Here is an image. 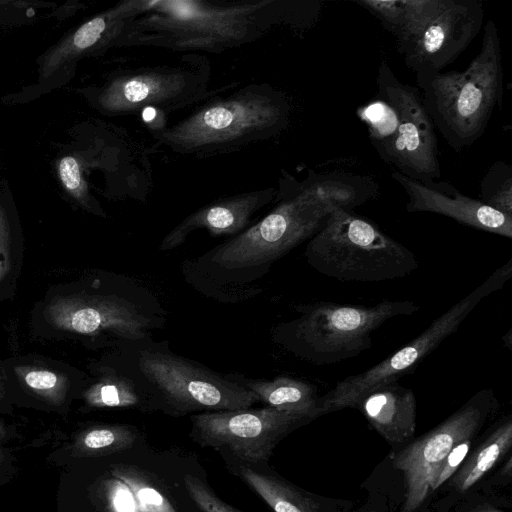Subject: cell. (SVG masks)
Returning a JSON list of instances; mask_svg holds the SVG:
<instances>
[{"label": "cell", "instance_id": "cell-1", "mask_svg": "<svg viewBox=\"0 0 512 512\" xmlns=\"http://www.w3.org/2000/svg\"><path fill=\"white\" fill-rule=\"evenodd\" d=\"M277 204L259 222L181 264L185 281L202 295L235 304L260 294L272 265L312 238L335 210L297 184L282 178Z\"/></svg>", "mask_w": 512, "mask_h": 512}, {"label": "cell", "instance_id": "cell-2", "mask_svg": "<svg viewBox=\"0 0 512 512\" xmlns=\"http://www.w3.org/2000/svg\"><path fill=\"white\" fill-rule=\"evenodd\" d=\"M321 10L319 0H143L142 12L126 26L116 46L219 53L255 41L278 25L310 28Z\"/></svg>", "mask_w": 512, "mask_h": 512}, {"label": "cell", "instance_id": "cell-3", "mask_svg": "<svg viewBox=\"0 0 512 512\" xmlns=\"http://www.w3.org/2000/svg\"><path fill=\"white\" fill-rule=\"evenodd\" d=\"M113 365L146 395L151 411L171 416L251 408L258 396L214 371L173 352L167 340L152 337L117 348Z\"/></svg>", "mask_w": 512, "mask_h": 512}, {"label": "cell", "instance_id": "cell-4", "mask_svg": "<svg viewBox=\"0 0 512 512\" xmlns=\"http://www.w3.org/2000/svg\"><path fill=\"white\" fill-rule=\"evenodd\" d=\"M290 114V102L282 91L268 84H250L204 103L153 136L173 152L206 157L279 135L287 128Z\"/></svg>", "mask_w": 512, "mask_h": 512}, {"label": "cell", "instance_id": "cell-5", "mask_svg": "<svg viewBox=\"0 0 512 512\" xmlns=\"http://www.w3.org/2000/svg\"><path fill=\"white\" fill-rule=\"evenodd\" d=\"M423 106L445 142L456 152L474 144L502 103L504 74L497 26H484L479 53L463 71L417 73Z\"/></svg>", "mask_w": 512, "mask_h": 512}, {"label": "cell", "instance_id": "cell-6", "mask_svg": "<svg viewBox=\"0 0 512 512\" xmlns=\"http://www.w3.org/2000/svg\"><path fill=\"white\" fill-rule=\"evenodd\" d=\"M44 314L59 330L103 338L116 348L151 338L167 322V311L157 296L126 275L96 280L91 291L57 296Z\"/></svg>", "mask_w": 512, "mask_h": 512}, {"label": "cell", "instance_id": "cell-7", "mask_svg": "<svg viewBox=\"0 0 512 512\" xmlns=\"http://www.w3.org/2000/svg\"><path fill=\"white\" fill-rule=\"evenodd\" d=\"M410 300H383L373 306L316 301L294 307L298 316L272 329L273 341L315 365L353 358L372 346V334L389 319L420 310Z\"/></svg>", "mask_w": 512, "mask_h": 512}, {"label": "cell", "instance_id": "cell-8", "mask_svg": "<svg viewBox=\"0 0 512 512\" xmlns=\"http://www.w3.org/2000/svg\"><path fill=\"white\" fill-rule=\"evenodd\" d=\"M307 263L346 282H382L406 277L419 266L416 255L353 210L337 209L308 240Z\"/></svg>", "mask_w": 512, "mask_h": 512}, {"label": "cell", "instance_id": "cell-9", "mask_svg": "<svg viewBox=\"0 0 512 512\" xmlns=\"http://www.w3.org/2000/svg\"><path fill=\"white\" fill-rule=\"evenodd\" d=\"M511 277L512 260L509 259L405 346L369 369L337 382L332 390L320 396L318 416L344 408H356L370 391L413 373L430 353L456 332L484 298L501 290Z\"/></svg>", "mask_w": 512, "mask_h": 512}, {"label": "cell", "instance_id": "cell-10", "mask_svg": "<svg viewBox=\"0 0 512 512\" xmlns=\"http://www.w3.org/2000/svg\"><path fill=\"white\" fill-rule=\"evenodd\" d=\"M404 20L397 49L415 74L440 72L482 28L481 0H403Z\"/></svg>", "mask_w": 512, "mask_h": 512}, {"label": "cell", "instance_id": "cell-11", "mask_svg": "<svg viewBox=\"0 0 512 512\" xmlns=\"http://www.w3.org/2000/svg\"><path fill=\"white\" fill-rule=\"evenodd\" d=\"M210 64L200 55H184L175 66L145 67L120 72L92 93L94 107L106 115L136 114L148 108L168 113L203 100Z\"/></svg>", "mask_w": 512, "mask_h": 512}, {"label": "cell", "instance_id": "cell-12", "mask_svg": "<svg viewBox=\"0 0 512 512\" xmlns=\"http://www.w3.org/2000/svg\"><path fill=\"white\" fill-rule=\"evenodd\" d=\"M497 406L494 391L482 389L437 427L392 456L393 466L403 473L406 482L402 512H415L422 505L433 491L436 476L450 450L459 441L473 438Z\"/></svg>", "mask_w": 512, "mask_h": 512}, {"label": "cell", "instance_id": "cell-13", "mask_svg": "<svg viewBox=\"0 0 512 512\" xmlns=\"http://www.w3.org/2000/svg\"><path fill=\"white\" fill-rule=\"evenodd\" d=\"M376 84L377 94L389 99L399 115L397 132L380 158L408 178L420 182L439 180L436 129L419 90L401 82L386 60L379 65Z\"/></svg>", "mask_w": 512, "mask_h": 512}, {"label": "cell", "instance_id": "cell-14", "mask_svg": "<svg viewBox=\"0 0 512 512\" xmlns=\"http://www.w3.org/2000/svg\"><path fill=\"white\" fill-rule=\"evenodd\" d=\"M191 437L203 447L227 448L237 458L259 464L276 444L310 417L272 407L202 412L191 415Z\"/></svg>", "mask_w": 512, "mask_h": 512}, {"label": "cell", "instance_id": "cell-15", "mask_svg": "<svg viewBox=\"0 0 512 512\" xmlns=\"http://www.w3.org/2000/svg\"><path fill=\"white\" fill-rule=\"evenodd\" d=\"M391 177L408 196V212L436 213L478 230L512 238V216L464 195L450 183L438 180L420 182L397 171H393Z\"/></svg>", "mask_w": 512, "mask_h": 512}, {"label": "cell", "instance_id": "cell-16", "mask_svg": "<svg viewBox=\"0 0 512 512\" xmlns=\"http://www.w3.org/2000/svg\"><path fill=\"white\" fill-rule=\"evenodd\" d=\"M142 9L143 0L122 1L80 25L43 57L41 79L50 78L80 57L116 46L126 26Z\"/></svg>", "mask_w": 512, "mask_h": 512}, {"label": "cell", "instance_id": "cell-17", "mask_svg": "<svg viewBox=\"0 0 512 512\" xmlns=\"http://www.w3.org/2000/svg\"><path fill=\"white\" fill-rule=\"evenodd\" d=\"M276 195V188H266L217 199L185 217L163 238L159 250L165 252L182 245L198 229H206L212 236L237 235Z\"/></svg>", "mask_w": 512, "mask_h": 512}, {"label": "cell", "instance_id": "cell-18", "mask_svg": "<svg viewBox=\"0 0 512 512\" xmlns=\"http://www.w3.org/2000/svg\"><path fill=\"white\" fill-rule=\"evenodd\" d=\"M372 427L389 443L411 438L416 428V397L398 382H391L366 394L356 406Z\"/></svg>", "mask_w": 512, "mask_h": 512}, {"label": "cell", "instance_id": "cell-19", "mask_svg": "<svg viewBox=\"0 0 512 512\" xmlns=\"http://www.w3.org/2000/svg\"><path fill=\"white\" fill-rule=\"evenodd\" d=\"M298 185L333 209L353 210L374 200L379 194L378 183L372 177L346 171L316 173L309 170Z\"/></svg>", "mask_w": 512, "mask_h": 512}, {"label": "cell", "instance_id": "cell-20", "mask_svg": "<svg viewBox=\"0 0 512 512\" xmlns=\"http://www.w3.org/2000/svg\"><path fill=\"white\" fill-rule=\"evenodd\" d=\"M230 378L256 394L260 400L278 410L294 412L315 419L320 396L317 388L303 380L278 376L272 380L252 379L241 373H228Z\"/></svg>", "mask_w": 512, "mask_h": 512}, {"label": "cell", "instance_id": "cell-21", "mask_svg": "<svg viewBox=\"0 0 512 512\" xmlns=\"http://www.w3.org/2000/svg\"><path fill=\"white\" fill-rule=\"evenodd\" d=\"M239 475L274 512H325L312 495L289 482L248 465Z\"/></svg>", "mask_w": 512, "mask_h": 512}, {"label": "cell", "instance_id": "cell-22", "mask_svg": "<svg viewBox=\"0 0 512 512\" xmlns=\"http://www.w3.org/2000/svg\"><path fill=\"white\" fill-rule=\"evenodd\" d=\"M96 380L84 391L86 403L96 408H138L151 411L138 384L112 363L98 370Z\"/></svg>", "mask_w": 512, "mask_h": 512}, {"label": "cell", "instance_id": "cell-23", "mask_svg": "<svg viewBox=\"0 0 512 512\" xmlns=\"http://www.w3.org/2000/svg\"><path fill=\"white\" fill-rule=\"evenodd\" d=\"M512 420L499 425L483 444L469 457L454 479L460 491L475 485L510 449Z\"/></svg>", "mask_w": 512, "mask_h": 512}, {"label": "cell", "instance_id": "cell-24", "mask_svg": "<svg viewBox=\"0 0 512 512\" xmlns=\"http://www.w3.org/2000/svg\"><path fill=\"white\" fill-rule=\"evenodd\" d=\"M378 98L359 111V117L366 124L369 139L379 157L383 154L398 128L399 115L395 105L384 96Z\"/></svg>", "mask_w": 512, "mask_h": 512}, {"label": "cell", "instance_id": "cell-25", "mask_svg": "<svg viewBox=\"0 0 512 512\" xmlns=\"http://www.w3.org/2000/svg\"><path fill=\"white\" fill-rule=\"evenodd\" d=\"M479 200L485 205L512 216V166L503 160L494 162L479 187Z\"/></svg>", "mask_w": 512, "mask_h": 512}, {"label": "cell", "instance_id": "cell-26", "mask_svg": "<svg viewBox=\"0 0 512 512\" xmlns=\"http://www.w3.org/2000/svg\"><path fill=\"white\" fill-rule=\"evenodd\" d=\"M15 373L19 380L34 394L44 400L60 404L69 389L65 374L42 366H17Z\"/></svg>", "mask_w": 512, "mask_h": 512}, {"label": "cell", "instance_id": "cell-27", "mask_svg": "<svg viewBox=\"0 0 512 512\" xmlns=\"http://www.w3.org/2000/svg\"><path fill=\"white\" fill-rule=\"evenodd\" d=\"M115 475L127 484L140 512H175L168 499L139 469L124 466L118 468Z\"/></svg>", "mask_w": 512, "mask_h": 512}, {"label": "cell", "instance_id": "cell-28", "mask_svg": "<svg viewBox=\"0 0 512 512\" xmlns=\"http://www.w3.org/2000/svg\"><path fill=\"white\" fill-rule=\"evenodd\" d=\"M137 437V430L130 425H107L85 432L82 443L91 453H112L129 448Z\"/></svg>", "mask_w": 512, "mask_h": 512}, {"label": "cell", "instance_id": "cell-29", "mask_svg": "<svg viewBox=\"0 0 512 512\" xmlns=\"http://www.w3.org/2000/svg\"><path fill=\"white\" fill-rule=\"evenodd\" d=\"M373 15L395 38L398 36L404 20L403 0H353Z\"/></svg>", "mask_w": 512, "mask_h": 512}, {"label": "cell", "instance_id": "cell-30", "mask_svg": "<svg viewBox=\"0 0 512 512\" xmlns=\"http://www.w3.org/2000/svg\"><path fill=\"white\" fill-rule=\"evenodd\" d=\"M58 173L66 191L85 208H92L78 159L72 155L62 157L58 164Z\"/></svg>", "mask_w": 512, "mask_h": 512}, {"label": "cell", "instance_id": "cell-31", "mask_svg": "<svg viewBox=\"0 0 512 512\" xmlns=\"http://www.w3.org/2000/svg\"><path fill=\"white\" fill-rule=\"evenodd\" d=\"M184 483L190 497L204 512H240L223 502L202 480L187 474Z\"/></svg>", "mask_w": 512, "mask_h": 512}, {"label": "cell", "instance_id": "cell-32", "mask_svg": "<svg viewBox=\"0 0 512 512\" xmlns=\"http://www.w3.org/2000/svg\"><path fill=\"white\" fill-rule=\"evenodd\" d=\"M0 183V282L11 268V228L6 207L8 192Z\"/></svg>", "mask_w": 512, "mask_h": 512}, {"label": "cell", "instance_id": "cell-33", "mask_svg": "<svg viewBox=\"0 0 512 512\" xmlns=\"http://www.w3.org/2000/svg\"><path fill=\"white\" fill-rule=\"evenodd\" d=\"M471 442L472 438L463 439L450 450L436 476L433 490L439 488L457 471L470 450Z\"/></svg>", "mask_w": 512, "mask_h": 512}, {"label": "cell", "instance_id": "cell-34", "mask_svg": "<svg viewBox=\"0 0 512 512\" xmlns=\"http://www.w3.org/2000/svg\"><path fill=\"white\" fill-rule=\"evenodd\" d=\"M503 342L504 345L507 347V349H512V330L510 329L504 336H503Z\"/></svg>", "mask_w": 512, "mask_h": 512}, {"label": "cell", "instance_id": "cell-35", "mask_svg": "<svg viewBox=\"0 0 512 512\" xmlns=\"http://www.w3.org/2000/svg\"><path fill=\"white\" fill-rule=\"evenodd\" d=\"M4 393V379L0 374V398L3 396Z\"/></svg>", "mask_w": 512, "mask_h": 512}, {"label": "cell", "instance_id": "cell-36", "mask_svg": "<svg viewBox=\"0 0 512 512\" xmlns=\"http://www.w3.org/2000/svg\"><path fill=\"white\" fill-rule=\"evenodd\" d=\"M484 512H500V511H496V510H487V511H484Z\"/></svg>", "mask_w": 512, "mask_h": 512}, {"label": "cell", "instance_id": "cell-37", "mask_svg": "<svg viewBox=\"0 0 512 512\" xmlns=\"http://www.w3.org/2000/svg\"><path fill=\"white\" fill-rule=\"evenodd\" d=\"M371 512H374V511H371Z\"/></svg>", "mask_w": 512, "mask_h": 512}]
</instances>
